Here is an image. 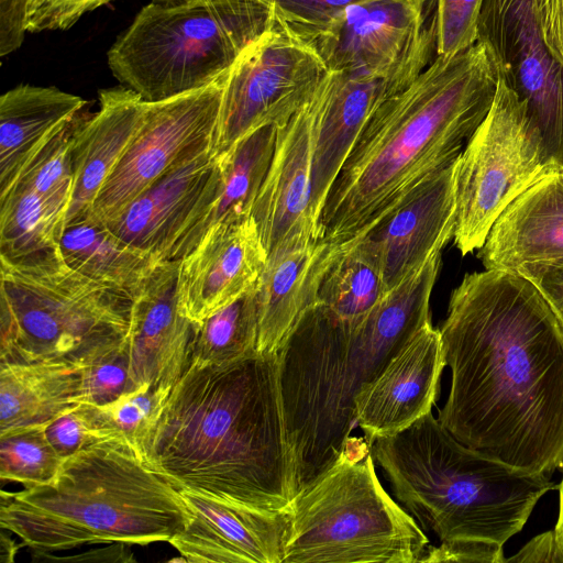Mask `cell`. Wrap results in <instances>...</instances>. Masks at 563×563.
<instances>
[{"label":"cell","instance_id":"cell-1","mask_svg":"<svg viewBox=\"0 0 563 563\" xmlns=\"http://www.w3.org/2000/svg\"><path fill=\"white\" fill-rule=\"evenodd\" d=\"M451 385L439 422L517 470H563V323L522 276L466 274L439 328Z\"/></svg>","mask_w":563,"mask_h":563},{"label":"cell","instance_id":"cell-2","mask_svg":"<svg viewBox=\"0 0 563 563\" xmlns=\"http://www.w3.org/2000/svg\"><path fill=\"white\" fill-rule=\"evenodd\" d=\"M145 461L177 488L287 510L297 485L277 354L190 365L167 397Z\"/></svg>","mask_w":563,"mask_h":563},{"label":"cell","instance_id":"cell-3","mask_svg":"<svg viewBox=\"0 0 563 563\" xmlns=\"http://www.w3.org/2000/svg\"><path fill=\"white\" fill-rule=\"evenodd\" d=\"M497 76L479 43L437 55L385 98L365 124L327 198L323 239L364 234L409 191L454 163L486 118Z\"/></svg>","mask_w":563,"mask_h":563},{"label":"cell","instance_id":"cell-4","mask_svg":"<svg viewBox=\"0 0 563 563\" xmlns=\"http://www.w3.org/2000/svg\"><path fill=\"white\" fill-rule=\"evenodd\" d=\"M441 252L362 319L317 302L276 352L297 492L334 464L357 426L354 399L430 319Z\"/></svg>","mask_w":563,"mask_h":563},{"label":"cell","instance_id":"cell-5","mask_svg":"<svg viewBox=\"0 0 563 563\" xmlns=\"http://www.w3.org/2000/svg\"><path fill=\"white\" fill-rule=\"evenodd\" d=\"M189 520L178 488L115 438L66 457L48 484L1 490L0 527L33 554L169 542Z\"/></svg>","mask_w":563,"mask_h":563},{"label":"cell","instance_id":"cell-6","mask_svg":"<svg viewBox=\"0 0 563 563\" xmlns=\"http://www.w3.org/2000/svg\"><path fill=\"white\" fill-rule=\"evenodd\" d=\"M371 451L393 493L440 543L503 545L522 530L538 501L559 484L517 470L457 441L429 412L376 439Z\"/></svg>","mask_w":563,"mask_h":563},{"label":"cell","instance_id":"cell-7","mask_svg":"<svg viewBox=\"0 0 563 563\" xmlns=\"http://www.w3.org/2000/svg\"><path fill=\"white\" fill-rule=\"evenodd\" d=\"M274 22L264 0H153L112 44L108 65L144 101L170 99L214 82Z\"/></svg>","mask_w":563,"mask_h":563},{"label":"cell","instance_id":"cell-8","mask_svg":"<svg viewBox=\"0 0 563 563\" xmlns=\"http://www.w3.org/2000/svg\"><path fill=\"white\" fill-rule=\"evenodd\" d=\"M371 445L350 437L288 508L282 563H418L429 539L380 484Z\"/></svg>","mask_w":563,"mask_h":563},{"label":"cell","instance_id":"cell-9","mask_svg":"<svg viewBox=\"0 0 563 563\" xmlns=\"http://www.w3.org/2000/svg\"><path fill=\"white\" fill-rule=\"evenodd\" d=\"M0 362L86 364L129 338L133 298L70 268L62 252L0 261Z\"/></svg>","mask_w":563,"mask_h":563},{"label":"cell","instance_id":"cell-10","mask_svg":"<svg viewBox=\"0 0 563 563\" xmlns=\"http://www.w3.org/2000/svg\"><path fill=\"white\" fill-rule=\"evenodd\" d=\"M550 163L525 102L498 79L490 110L457 163L453 241L463 256L483 246L504 209Z\"/></svg>","mask_w":563,"mask_h":563},{"label":"cell","instance_id":"cell-11","mask_svg":"<svg viewBox=\"0 0 563 563\" xmlns=\"http://www.w3.org/2000/svg\"><path fill=\"white\" fill-rule=\"evenodd\" d=\"M325 73L312 44L275 21L228 73L212 156H222L261 128L289 120Z\"/></svg>","mask_w":563,"mask_h":563},{"label":"cell","instance_id":"cell-12","mask_svg":"<svg viewBox=\"0 0 563 563\" xmlns=\"http://www.w3.org/2000/svg\"><path fill=\"white\" fill-rule=\"evenodd\" d=\"M229 70L202 89L146 102L137 132L95 200L97 221L115 218L172 170L212 154Z\"/></svg>","mask_w":563,"mask_h":563},{"label":"cell","instance_id":"cell-13","mask_svg":"<svg viewBox=\"0 0 563 563\" xmlns=\"http://www.w3.org/2000/svg\"><path fill=\"white\" fill-rule=\"evenodd\" d=\"M434 0H364L311 44L327 70L409 85L435 52Z\"/></svg>","mask_w":563,"mask_h":563},{"label":"cell","instance_id":"cell-14","mask_svg":"<svg viewBox=\"0 0 563 563\" xmlns=\"http://www.w3.org/2000/svg\"><path fill=\"white\" fill-rule=\"evenodd\" d=\"M476 43L525 102L550 161L563 167V69L542 40L533 0H483Z\"/></svg>","mask_w":563,"mask_h":563},{"label":"cell","instance_id":"cell-15","mask_svg":"<svg viewBox=\"0 0 563 563\" xmlns=\"http://www.w3.org/2000/svg\"><path fill=\"white\" fill-rule=\"evenodd\" d=\"M457 163L459 158L424 179L369 230L354 238L373 256L387 292L453 239Z\"/></svg>","mask_w":563,"mask_h":563},{"label":"cell","instance_id":"cell-16","mask_svg":"<svg viewBox=\"0 0 563 563\" xmlns=\"http://www.w3.org/2000/svg\"><path fill=\"white\" fill-rule=\"evenodd\" d=\"M313 142V112L308 101L276 125L271 165L252 209L267 255L323 239L312 201Z\"/></svg>","mask_w":563,"mask_h":563},{"label":"cell","instance_id":"cell-17","mask_svg":"<svg viewBox=\"0 0 563 563\" xmlns=\"http://www.w3.org/2000/svg\"><path fill=\"white\" fill-rule=\"evenodd\" d=\"M219 178V161L205 154L172 170L103 224L158 262L169 261L176 244L213 202Z\"/></svg>","mask_w":563,"mask_h":563},{"label":"cell","instance_id":"cell-18","mask_svg":"<svg viewBox=\"0 0 563 563\" xmlns=\"http://www.w3.org/2000/svg\"><path fill=\"white\" fill-rule=\"evenodd\" d=\"M267 257L252 216L212 228L179 260L180 311L194 323H201L255 287Z\"/></svg>","mask_w":563,"mask_h":563},{"label":"cell","instance_id":"cell-19","mask_svg":"<svg viewBox=\"0 0 563 563\" xmlns=\"http://www.w3.org/2000/svg\"><path fill=\"white\" fill-rule=\"evenodd\" d=\"M190 515L172 544L191 563H282L287 510L258 509L178 488Z\"/></svg>","mask_w":563,"mask_h":563},{"label":"cell","instance_id":"cell-20","mask_svg":"<svg viewBox=\"0 0 563 563\" xmlns=\"http://www.w3.org/2000/svg\"><path fill=\"white\" fill-rule=\"evenodd\" d=\"M446 366L440 330L431 321L355 396V420L369 445L431 412Z\"/></svg>","mask_w":563,"mask_h":563},{"label":"cell","instance_id":"cell-21","mask_svg":"<svg viewBox=\"0 0 563 563\" xmlns=\"http://www.w3.org/2000/svg\"><path fill=\"white\" fill-rule=\"evenodd\" d=\"M178 263L161 262L133 296L129 354L135 386L170 391L190 366L197 324L179 309Z\"/></svg>","mask_w":563,"mask_h":563},{"label":"cell","instance_id":"cell-22","mask_svg":"<svg viewBox=\"0 0 563 563\" xmlns=\"http://www.w3.org/2000/svg\"><path fill=\"white\" fill-rule=\"evenodd\" d=\"M388 80L327 70L309 102L313 112L312 201L321 224L329 192L378 104L402 89Z\"/></svg>","mask_w":563,"mask_h":563},{"label":"cell","instance_id":"cell-23","mask_svg":"<svg viewBox=\"0 0 563 563\" xmlns=\"http://www.w3.org/2000/svg\"><path fill=\"white\" fill-rule=\"evenodd\" d=\"M477 257L486 269L563 258V167L550 163L499 214Z\"/></svg>","mask_w":563,"mask_h":563},{"label":"cell","instance_id":"cell-24","mask_svg":"<svg viewBox=\"0 0 563 563\" xmlns=\"http://www.w3.org/2000/svg\"><path fill=\"white\" fill-rule=\"evenodd\" d=\"M145 107L137 93L121 86L101 89L97 112L79 114L71 142L74 188L66 225L91 214L97 196L142 123Z\"/></svg>","mask_w":563,"mask_h":563},{"label":"cell","instance_id":"cell-25","mask_svg":"<svg viewBox=\"0 0 563 563\" xmlns=\"http://www.w3.org/2000/svg\"><path fill=\"white\" fill-rule=\"evenodd\" d=\"M342 243L325 239L268 255L256 285L258 353H276L319 299L323 278Z\"/></svg>","mask_w":563,"mask_h":563},{"label":"cell","instance_id":"cell-26","mask_svg":"<svg viewBox=\"0 0 563 563\" xmlns=\"http://www.w3.org/2000/svg\"><path fill=\"white\" fill-rule=\"evenodd\" d=\"M86 101L56 87L20 85L0 97V197Z\"/></svg>","mask_w":563,"mask_h":563},{"label":"cell","instance_id":"cell-27","mask_svg":"<svg viewBox=\"0 0 563 563\" xmlns=\"http://www.w3.org/2000/svg\"><path fill=\"white\" fill-rule=\"evenodd\" d=\"M84 398L82 365L64 361L0 362V434L47 426Z\"/></svg>","mask_w":563,"mask_h":563},{"label":"cell","instance_id":"cell-28","mask_svg":"<svg viewBox=\"0 0 563 563\" xmlns=\"http://www.w3.org/2000/svg\"><path fill=\"white\" fill-rule=\"evenodd\" d=\"M276 141V125L261 128L218 157L220 178L217 196L196 225L176 244L169 261H179L209 230L251 217L266 176Z\"/></svg>","mask_w":563,"mask_h":563},{"label":"cell","instance_id":"cell-29","mask_svg":"<svg viewBox=\"0 0 563 563\" xmlns=\"http://www.w3.org/2000/svg\"><path fill=\"white\" fill-rule=\"evenodd\" d=\"M59 246L70 268L132 298L161 263L117 238L91 214L66 225Z\"/></svg>","mask_w":563,"mask_h":563},{"label":"cell","instance_id":"cell-30","mask_svg":"<svg viewBox=\"0 0 563 563\" xmlns=\"http://www.w3.org/2000/svg\"><path fill=\"white\" fill-rule=\"evenodd\" d=\"M66 210L25 188L0 197V261L23 264L60 252Z\"/></svg>","mask_w":563,"mask_h":563},{"label":"cell","instance_id":"cell-31","mask_svg":"<svg viewBox=\"0 0 563 563\" xmlns=\"http://www.w3.org/2000/svg\"><path fill=\"white\" fill-rule=\"evenodd\" d=\"M387 294L376 262L357 239L342 243L328 269L318 302L340 319L357 321Z\"/></svg>","mask_w":563,"mask_h":563},{"label":"cell","instance_id":"cell-32","mask_svg":"<svg viewBox=\"0 0 563 563\" xmlns=\"http://www.w3.org/2000/svg\"><path fill=\"white\" fill-rule=\"evenodd\" d=\"M256 286L197 324L190 365H222L258 354Z\"/></svg>","mask_w":563,"mask_h":563},{"label":"cell","instance_id":"cell-33","mask_svg":"<svg viewBox=\"0 0 563 563\" xmlns=\"http://www.w3.org/2000/svg\"><path fill=\"white\" fill-rule=\"evenodd\" d=\"M169 393L143 384L113 402L91 407L103 433L125 441L145 461L150 440Z\"/></svg>","mask_w":563,"mask_h":563},{"label":"cell","instance_id":"cell-34","mask_svg":"<svg viewBox=\"0 0 563 563\" xmlns=\"http://www.w3.org/2000/svg\"><path fill=\"white\" fill-rule=\"evenodd\" d=\"M46 426L10 430L0 434V477L24 487L48 484L58 474L64 459L49 442Z\"/></svg>","mask_w":563,"mask_h":563},{"label":"cell","instance_id":"cell-35","mask_svg":"<svg viewBox=\"0 0 563 563\" xmlns=\"http://www.w3.org/2000/svg\"><path fill=\"white\" fill-rule=\"evenodd\" d=\"M77 118L42 148L12 188L30 189L68 211L74 188L71 142Z\"/></svg>","mask_w":563,"mask_h":563},{"label":"cell","instance_id":"cell-36","mask_svg":"<svg viewBox=\"0 0 563 563\" xmlns=\"http://www.w3.org/2000/svg\"><path fill=\"white\" fill-rule=\"evenodd\" d=\"M82 404L104 406L137 386L130 374L129 338L82 365Z\"/></svg>","mask_w":563,"mask_h":563},{"label":"cell","instance_id":"cell-37","mask_svg":"<svg viewBox=\"0 0 563 563\" xmlns=\"http://www.w3.org/2000/svg\"><path fill=\"white\" fill-rule=\"evenodd\" d=\"M483 0H434L435 53L453 56L473 46Z\"/></svg>","mask_w":563,"mask_h":563},{"label":"cell","instance_id":"cell-38","mask_svg":"<svg viewBox=\"0 0 563 563\" xmlns=\"http://www.w3.org/2000/svg\"><path fill=\"white\" fill-rule=\"evenodd\" d=\"M274 19L310 44L352 4L364 0H264Z\"/></svg>","mask_w":563,"mask_h":563},{"label":"cell","instance_id":"cell-39","mask_svg":"<svg viewBox=\"0 0 563 563\" xmlns=\"http://www.w3.org/2000/svg\"><path fill=\"white\" fill-rule=\"evenodd\" d=\"M45 432L64 460L101 440L111 439L97 424L92 408L88 404H81L59 416L46 426Z\"/></svg>","mask_w":563,"mask_h":563},{"label":"cell","instance_id":"cell-40","mask_svg":"<svg viewBox=\"0 0 563 563\" xmlns=\"http://www.w3.org/2000/svg\"><path fill=\"white\" fill-rule=\"evenodd\" d=\"M111 0H29L26 30L30 33L68 30L86 13Z\"/></svg>","mask_w":563,"mask_h":563},{"label":"cell","instance_id":"cell-41","mask_svg":"<svg viewBox=\"0 0 563 563\" xmlns=\"http://www.w3.org/2000/svg\"><path fill=\"white\" fill-rule=\"evenodd\" d=\"M512 273L529 280L563 323V258L525 263Z\"/></svg>","mask_w":563,"mask_h":563},{"label":"cell","instance_id":"cell-42","mask_svg":"<svg viewBox=\"0 0 563 563\" xmlns=\"http://www.w3.org/2000/svg\"><path fill=\"white\" fill-rule=\"evenodd\" d=\"M421 562L504 563L505 558L503 545L477 541H456L440 543L439 547L429 545Z\"/></svg>","mask_w":563,"mask_h":563},{"label":"cell","instance_id":"cell-43","mask_svg":"<svg viewBox=\"0 0 563 563\" xmlns=\"http://www.w3.org/2000/svg\"><path fill=\"white\" fill-rule=\"evenodd\" d=\"M542 40L563 69V0H533Z\"/></svg>","mask_w":563,"mask_h":563},{"label":"cell","instance_id":"cell-44","mask_svg":"<svg viewBox=\"0 0 563 563\" xmlns=\"http://www.w3.org/2000/svg\"><path fill=\"white\" fill-rule=\"evenodd\" d=\"M29 0H0V55L16 51L26 30Z\"/></svg>","mask_w":563,"mask_h":563},{"label":"cell","instance_id":"cell-45","mask_svg":"<svg viewBox=\"0 0 563 563\" xmlns=\"http://www.w3.org/2000/svg\"><path fill=\"white\" fill-rule=\"evenodd\" d=\"M505 562H563V551L552 529L534 537L514 556L505 559Z\"/></svg>","mask_w":563,"mask_h":563},{"label":"cell","instance_id":"cell-46","mask_svg":"<svg viewBox=\"0 0 563 563\" xmlns=\"http://www.w3.org/2000/svg\"><path fill=\"white\" fill-rule=\"evenodd\" d=\"M129 547V544L115 542L76 556H55L52 553H43L35 554V558L75 562H134L135 559Z\"/></svg>","mask_w":563,"mask_h":563},{"label":"cell","instance_id":"cell-47","mask_svg":"<svg viewBox=\"0 0 563 563\" xmlns=\"http://www.w3.org/2000/svg\"><path fill=\"white\" fill-rule=\"evenodd\" d=\"M1 562H13L19 550L18 544L9 537V531L1 528Z\"/></svg>","mask_w":563,"mask_h":563},{"label":"cell","instance_id":"cell-48","mask_svg":"<svg viewBox=\"0 0 563 563\" xmlns=\"http://www.w3.org/2000/svg\"><path fill=\"white\" fill-rule=\"evenodd\" d=\"M563 471V470H562ZM559 516L554 527L556 542L560 549L563 551V477L559 484Z\"/></svg>","mask_w":563,"mask_h":563},{"label":"cell","instance_id":"cell-49","mask_svg":"<svg viewBox=\"0 0 563 563\" xmlns=\"http://www.w3.org/2000/svg\"><path fill=\"white\" fill-rule=\"evenodd\" d=\"M157 1H169V0H157Z\"/></svg>","mask_w":563,"mask_h":563}]
</instances>
